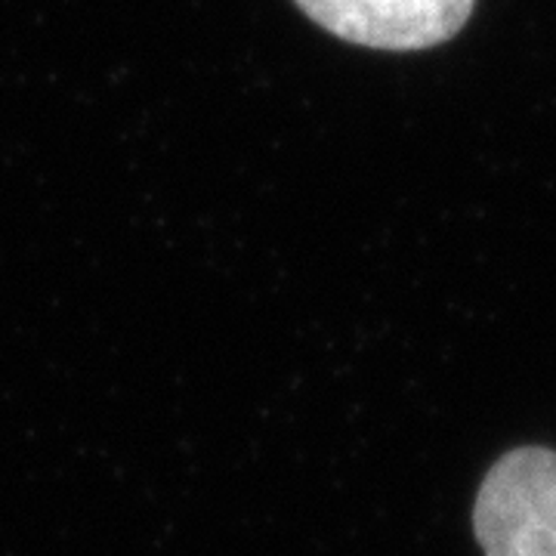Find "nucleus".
Instances as JSON below:
<instances>
[{"label": "nucleus", "mask_w": 556, "mask_h": 556, "mask_svg": "<svg viewBox=\"0 0 556 556\" xmlns=\"http://www.w3.org/2000/svg\"><path fill=\"white\" fill-rule=\"evenodd\" d=\"M473 529L485 556H556V452L501 457L479 485Z\"/></svg>", "instance_id": "obj_1"}, {"label": "nucleus", "mask_w": 556, "mask_h": 556, "mask_svg": "<svg viewBox=\"0 0 556 556\" xmlns=\"http://www.w3.org/2000/svg\"><path fill=\"white\" fill-rule=\"evenodd\" d=\"M334 38L371 50H427L455 38L477 0H294Z\"/></svg>", "instance_id": "obj_2"}]
</instances>
